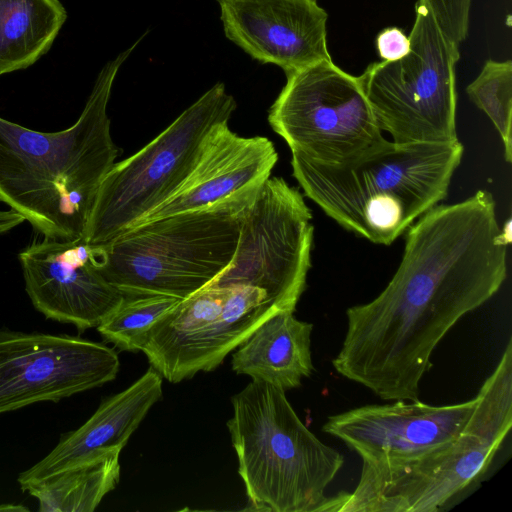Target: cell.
Masks as SVG:
<instances>
[{"label":"cell","instance_id":"cell-1","mask_svg":"<svg viewBox=\"0 0 512 512\" xmlns=\"http://www.w3.org/2000/svg\"><path fill=\"white\" fill-rule=\"evenodd\" d=\"M509 241L490 192L429 209L407 229L384 290L347 309L334 369L383 400L419 399L435 347L505 281Z\"/></svg>","mask_w":512,"mask_h":512},{"label":"cell","instance_id":"cell-2","mask_svg":"<svg viewBox=\"0 0 512 512\" xmlns=\"http://www.w3.org/2000/svg\"><path fill=\"white\" fill-rule=\"evenodd\" d=\"M146 34L103 66L70 127L42 132L0 117V201L43 237L83 238L99 186L118 156L107 114L113 83Z\"/></svg>","mask_w":512,"mask_h":512},{"label":"cell","instance_id":"cell-3","mask_svg":"<svg viewBox=\"0 0 512 512\" xmlns=\"http://www.w3.org/2000/svg\"><path fill=\"white\" fill-rule=\"evenodd\" d=\"M464 147L397 144L342 164H323L291 152L293 177L305 195L343 228L390 245L446 198Z\"/></svg>","mask_w":512,"mask_h":512},{"label":"cell","instance_id":"cell-4","mask_svg":"<svg viewBox=\"0 0 512 512\" xmlns=\"http://www.w3.org/2000/svg\"><path fill=\"white\" fill-rule=\"evenodd\" d=\"M260 186L139 223L104 245H92L100 273L125 295L189 297L231 263L242 217Z\"/></svg>","mask_w":512,"mask_h":512},{"label":"cell","instance_id":"cell-5","mask_svg":"<svg viewBox=\"0 0 512 512\" xmlns=\"http://www.w3.org/2000/svg\"><path fill=\"white\" fill-rule=\"evenodd\" d=\"M227 422L249 510L324 512L325 490L344 464L300 420L285 391L252 380L231 397Z\"/></svg>","mask_w":512,"mask_h":512},{"label":"cell","instance_id":"cell-6","mask_svg":"<svg viewBox=\"0 0 512 512\" xmlns=\"http://www.w3.org/2000/svg\"><path fill=\"white\" fill-rule=\"evenodd\" d=\"M475 398L453 441L401 463L362 465L355 489L329 497L324 512L437 511L482 475L512 426L511 339Z\"/></svg>","mask_w":512,"mask_h":512},{"label":"cell","instance_id":"cell-7","mask_svg":"<svg viewBox=\"0 0 512 512\" xmlns=\"http://www.w3.org/2000/svg\"><path fill=\"white\" fill-rule=\"evenodd\" d=\"M236 101L217 82L166 129L103 178L83 239L104 245L167 201L194 169L210 134L228 123Z\"/></svg>","mask_w":512,"mask_h":512},{"label":"cell","instance_id":"cell-8","mask_svg":"<svg viewBox=\"0 0 512 512\" xmlns=\"http://www.w3.org/2000/svg\"><path fill=\"white\" fill-rule=\"evenodd\" d=\"M408 37L403 58L372 63L358 76L376 123L397 144L456 141L458 46L425 0H417Z\"/></svg>","mask_w":512,"mask_h":512},{"label":"cell","instance_id":"cell-9","mask_svg":"<svg viewBox=\"0 0 512 512\" xmlns=\"http://www.w3.org/2000/svg\"><path fill=\"white\" fill-rule=\"evenodd\" d=\"M271 128L291 152L323 164H342L384 146L358 76L332 60L286 74L268 112Z\"/></svg>","mask_w":512,"mask_h":512},{"label":"cell","instance_id":"cell-10","mask_svg":"<svg viewBox=\"0 0 512 512\" xmlns=\"http://www.w3.org/2000/svg\"><path fill=\"white\" fill-rule=\"evenodd\" d=\"M302 193L269 177L244 213L234 257L208 286H252L282 311H292L306 289L314 227Z\"/></svg>","mask_w":512,"mask_h":512},{"label":"cell","instance_id":"cell-11","mask_svg":"<svg viewBox=\"0 0 512 512\" xmlns=\"http://www.w3.org/2000/svg\"><path fill=\"white\" fill-rule=\"evenodd\" d=\"M119 367L117 352L103 343L0 328V414L100 387Z\"/></svg>","mask_w":512,"mask_h":512},{"label":"cell","instance_id":"cell-12","mask_svg":"<svg viewBox=\"0 0 512 512\" xmlns=\"http://www.w3.org/2000/svg\"><path fill=\"white\" fill-rule=\"evenodd\" d=\"M475 405L476 398L442 406L396 400L329 416L322 429L355 451L363 465L395 464L453 441Z\"/></svg>","mask_w":512,"mask_h":512},{"label":"cell","instance_id":"cell-13","mask_svg":"<svg viewBox=\"0 0 512 512\" xmlns=\"http://www.w3.org/2000/svg\"><path fill=\"white\" fill-rule=\"evenodd\" d=\"M18 260L35 309L79 332L97 328L125 298L100 273L93 246L83 238L43 237L21 250Z\"/></svg>","mask_w":512,"mask_h":512},{"label":"cell","instance_id":"cell-14","mask_svg":"<svg viewBox=\"0 0 512 512\" xmlns=\"http://www.w3.org/2000/svg\"><path fill=\"white\" fill-rule=\"evenodd\" d=\"M225 36L285 74L332 60L327 12L317 0H217Z\"/></svg>","mask_w":512,"mask_h":512},{"label":"cell","instance_id":"cell-15","mask_svg":"<svg viewBox=\"0 0 512 512\" xmlns=\"http://www.w3.org/2000/svg\"><path fill=\"white\" fill-rule=\"evenodd\" d=\"M277 161L278 153L267 137H242L228 123L221 124L208 137L182 186L139 223L207 207L260 186Z\"/></svg>","mask_w":512,"mask_h":512},{"label":"cell","instance_id":"cell-16","mask_svg":"<svg viewBox=\"0 0 512 512\" xmlns=\"http://www.w3.org/2000/svg\"><path fill=\"white\" fill-rule=\"evenodd\" d=\"M163 377L153 367L125 390L105 399L79 428L63 434L39 462L21 472L23 491L61 471L120 451L150 408L162 397Z\"/></svg>","mask_w":512,"mask_h":512},{"label":"cell","instance_id":"cell-17","mask_svg":"<svg viewBox=\"0 0 512 512\" xmlns=\"http://www.w3.org/2000/svg\"><path fill=\"white\" fill-rule=\"evenodd\" d=\"M221 313L153 365L171 383L216 369L269 317L280 310L252 286L229 287Z\"/></svg>","mask_w":512,"mask_h":512},{"label":"cell","instance_id":"cell-18","mask_svg":"<svg viewBox=\"0 0 512 512\" xmlns=\"http://www.w3.org/2000/svg\"><path fill=\"white\" fill-rule=\"evenodd\" d=\"M293 313L279 311L265 320L233 353V371L285 392L310 377L313 325Z\"/></svg>","mask_w":512,"mask_h":512},{"label":"cell","instance_id":"cell-19","mask_svg":"<svg viewBox=\"0 0 512 512\" xmlns=\"http://www.w3.org/2000/svg\"><path fill=\"white\" fill-rule=\"evenodd\" d=\"M66 19L59 0H0V76L46 54Z\"/></svg>","mask_w":512,"mask_h":512},{"label":"cell","instance_id":"cell-20","mask_svg":"<svg viewBox=\"0 0 512 512\" xmlns=\"http://www.w3.org/2000/svg\"><path fill=\"white\" fill-rule=\"evenodd\" d=\"M120 451L61 471L26 491L41 512H92L120 479Z\"/></svg>","mask_w":512,"mask_h":512},{"label":"cell","instance_id":"cell-21","mask_svg":"<svg viewBox=\"0 0 512 512\" xmlns=\"http://www.w3.org/2000/svg\"><path fill=\"white\" fill-rule=\"evenodd\" d=\"M180 300L160 294L125 295L97 330L121 351H142L152 326Z\"/></svg>","mask_w":512,"mask_h":512},{"label":"cell","instance_id":"cell-22","mask_svg":"<svg viewBox=\"0 0 512 512\" xmlns=\"http://www.w3.org/2000/svg\"><path fill=\"white\" fill-rule=\"evenodd\" d=\"M470 100L492 121L499 133L504 158L512 161V62L488 60L467 86Z\"/></svg>","mask_w":512,"mask_h":512},{"label":"cell","instance_id":"cell-23","mask_svg":"<svg viewBox=\"0 0 512 512\" xmlns=\"http://www.w3.org/2000/svg\"><path fill=\"white\" fill-rule=\"evenodd\" d=\"M443 34L459 46L468 35L472 0H425Z\"/></svg>","mask_w":512,"mask_h":512},{"label":"cell","instance_id":"cell-24","mask_svg":"<svg viewBox=\"0 0 512 512\" xmlns=\"http://www.w3.org/2000/svg\"><path fill=\"white\" fill-rule=\"evenodd\" d=\"M376 47L383 61H396L409 52L410 40L403 30L390 27L377 35Z\"/></svg>","mask_w":512,"mask_h":512},{"label":"cell","instance_id":"cell-25","mask_svg":"<svg viewBox=\"0 0 512 512\" xmlns=\"http://www.w3.org/2000/svg\"><path fill=\"white\" fill-rule=\"evenodd\" d=\"M29 509L23 505L1 504L0 511H28Z\"/></svg>","mask_w":512,"mask_h":512}]
</instances>
